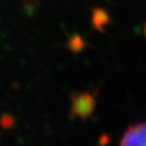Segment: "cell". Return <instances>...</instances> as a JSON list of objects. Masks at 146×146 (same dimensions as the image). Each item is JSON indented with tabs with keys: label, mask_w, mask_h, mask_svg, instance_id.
I'll list each match as a JSON object with an SVG mask.
<instances>
[{
	"label": "cell",
	"mask_w": 146,
	"mask_h": 146,
	"mask_svg": "<svg viewBox=\"0 0 146 146\" xmlns=\"http://www.w3.org/2000/svg\"><path fill=\"white\" fill-rule=\"evenodd\" d=\"M121 146H146V123L128 128L121 140Z\"/></svg>",
	"instance_id": "6da1fadb"
},
{
	"label": "cell",
	"mask_w": 146,
	"mask_h": 146,
	"mask_svg": "<svg viewBox=\"0 0 146 146\" xmlns=\"http://www.w3.org/2000/svg\"><path fill=\"white\" fill-rule=\"evenodd\" d=\"M11 120L9 119V117H3L2 119H1V125H2V127L4 128H8L10 127V125H11Z\"/></svg>",
	"instance_id": "7a4b0ae2"
}]
</instances>
